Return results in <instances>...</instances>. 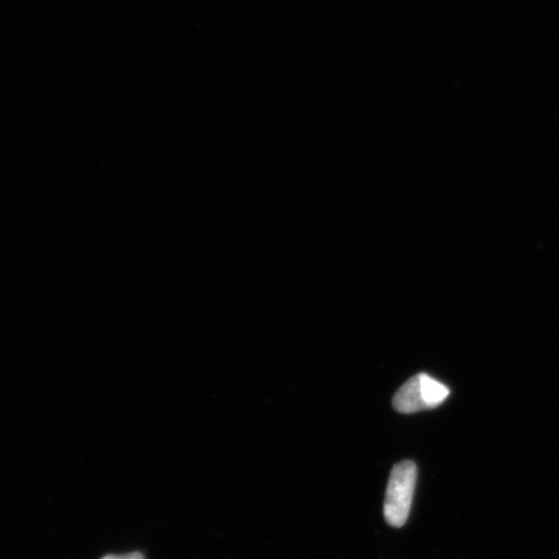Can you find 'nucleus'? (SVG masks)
Returning <instances> with one entry per match:
<instances>
[{"instance_id":"obj_3","label":"nucleus","mask_w":559,"mask_h":559,"mask_svg":"<svg viewBox=\"0 0 559 559\" xmlns=\"http://www.w3.org/2000/svg\"><path fill=\"white\" fill-rule=\"evenodd\" d=\"M102 559H145L142 554H129V555H121V556H107Z\"/></svg>"},{"instance_id":"obj_2","label":"nucleus","mask_w":559,"mask_h":559,"mask_svg":"<svg viewBox=\"0 0 559 559\" xmlns=\"http://www.w3.org/2000/svg\"><path fill=\"white\" fill-rule=\"evenodd\" d=\"M450 396V389L432 377L419 373L397 390L393 405L404 415L439 407Z\"/></svg>"},{"instance_id":"obj_1","label":"nucleus","mask_w":559,"mask_h":559,"mask_svg":"<svg viewBox=\"0 0 559 559\" xmlns=\"http://www.w3.org/2000/svg\"><path fill=\"white\" fill-rule=\"evenodd\" d=\"M417 480V466L412 461H403L391 471L384 519L390 526L400 528L408 521Z\"/></svg>"}]
</instances>
